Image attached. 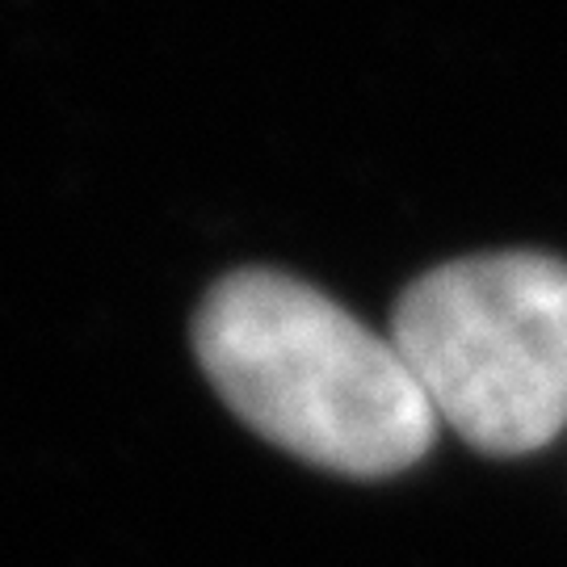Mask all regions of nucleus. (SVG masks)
Returning a JSON list of instances; mask_svg holds the SVG:
<instances>
[{"mask_svg":"<svg viewBox=\"0 0 567 567\" xmlns=\"http://www.w3.org/2000/svg\"><path fill=\"white\" fill-rule=\"evenodd\" d=\"M194 349L244 425L311 466L379 480L437 442L442 421L395 341L290 274L240 269L210 286Z\"/></svg>","mask_w":567,"mask_h":567,"instance_id":"1","label":"nucleus"},{"mask_svg":"<svg viewBox=\"0 0 567 567\" xmlns=\"http://www.w3.org/2000/svg\"><path fill=\"white\" fill-rule=\"evenodd\" d=\"M391 341L437 421L484 454H534L567 429V261L484 252L421 274Z\"/></svg>","mask_w":567,"mask_h":567,"instance_id":"2","label":"nucleus"}]
</instances>
